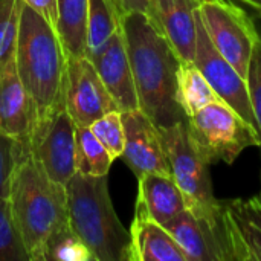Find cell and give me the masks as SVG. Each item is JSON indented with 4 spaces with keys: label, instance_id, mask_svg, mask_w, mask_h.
Returning <instances> with one entry per match:
<instances>
[{
    "label": "cell",
    "instance_id": "obj_2",
    "mask_svg": "<svg viewBox=\"0 0 261 261\" xmlns=\"http://www.w3.org/2000/svg\"><path fill=\"white\" fill-rule=\"evenodd\" d=\"M9 203L31 261H41L50 237L69 223L66 185L52 180L24 147L9 187Z\"/></svg>",
    "mask_w": 261,
    "mask_h": 261
},
{
    "label": "cell",
    "instance_id": "obj_12",
    "mask_svg": "<svg viewBox=\"0 0 261 261\" xmlns=\"http://www.w3.org/2000/svg\"><path fill=\"white\" fill-rule=\"evenodd\" d=\"M220 226L231 261H261V193L222 203Z\"/></svg>",
    "mask_w": 261,
    "mask_h": 261
},
{
    "label": "cell",
    "instance_id": "obj_32",
    "mask_svg": "<svg viewBox=\"0 0 261 261\" xmlns=\"http://www.w3.org/2000/svg\"><path fill=\"white\" fill-rule=\"evenodd\" d=\"M258 15H260V14H258Z\"/></svg>",
    "mask_w": 261,
    "mask_h": 261
},
{
    "label": "cell",
    "instance_id": "obj_6",
    "mask_svg": "<svg viewBox=\"0 0 261 261\" xmlns=\"http://www.w3.org/2000/svg\"><path fill=\"white\" fill-rule=\"evenodd\" d=\"M188 128L210 165L217 162L231 165L246 148L261 147L258 130L222 99L190 116Z\"/></svg>",
    "mask_w": 261,
    "mask_h": 261
},
{
    "label": "cell",
    "instance_id": "obj_17",
    "mask_svg": "<svg viewBox=\"0 0 261 261\" xmlns=\"http://www.w3.org/2000/svg\"><path fill=\"white\" fill-rule=\"evenodd\" d=\"M184 211H187V202L171 173H147L138 177L135 213L167 226Z\"/></svg>",
    "mask_w": 261,
    "mask_h": 261
},
{
    "label": "cell",
    "instance_id": "obj_8",
    "mask_svg": "<svg viewBox=\"0 0 261 261\" xmlns=\"http://www.w3.org/2000/svg\"><path fill=\"white\" fill-rule=\"evenodd\" d=\"M29 150L43 171L61 185L76 173V124L66 110L64 98L38 118Z\"/></svg>",
    "mask_w": 261,
    "mask_h": 261
},
{
    "label": "cell",
    "instance_id": "obj_21",
    "mask_svg": "<svg viewBox=\"0 0 261 261\" xmlns=\"http://www.w3.org/2000/svg\"><path fill=\"white\" fill-rule=\"evenodd\" d=\"M113 161L90 127H76V173L92 177L107 176Z\"/></svg>",
    "mask_w": 261,
    "mask_h": 261
},
{
    "label": "cell",
    "instance_id": "obj_20",
    "mask_svg": "<svg viewBox=\"0 0 261 261\" xmlns=\"http://www.w3.org/2000/svg\"><path fill=\"white\" fill-rule=\"evenodd\" d=\"M177 99L184 113L190 118L220 98L196 63L182 61L177 70Z\"/></svg>",
    "mask_w": 261,
    "mask_h": 261
},
{
    "label": "cell",
    "instance_id": "obj_5",
    "mask_svg": "<svg viewBox=\"0 0 261 261\" xmlns=\"http://www.w3.org/2000/svg\"><path fill=\"white\" fill-rule=\"evenodd\" d=\"M161 132L170 170L184 193L187 210L202 219L219 222L222 202L214 196L210 162L193 141L188 128V119L179 121Z\"/></svg>",
    "mask_w": 261,
    "mask_h": 261
},
{
    "label": "cell",
    "instance_id": "obj_19",
    "mask_svg": "<svg viewBox=\"0 0 261 261\" xmlns=\"http://www.w3.org/2000/svg\"><path fill=\"white\" fill-rule=\"evenodd\" d=\"M89 0H57L55 31L67 57H84L87 50Z\"/></svg>",
    "mask_w": 261,
    "mask_h": 261
},
{
    "label": "cell",
    "instance_id": "obj_13",
    "mask_svg": "<svg viewBox=\"0 0 261 261\" xmlns=\"http://www.w3.org/2000/svg\"><path fill=\"white\" fill-rule=\"evenodd\" d=\"M38 121L34 98L18 76L15 58L0 67V132L29 144Z\"/></svg>",
    "mask_w": 261,
    "mask_h": 261
},
{
    "label": "cell",
    "instance_id": "obj_3",
    "mask_svg": "<svg viewBox=\"0 0 261 261\" xmlns=\"http://www.w3.org/2000/svg\"><path fill=\"white\" fill-rule=\"evenodd\" d=\"M15 66L20 80L35 101L38 118L63 99L66 50L55 28L24 3L20 12Z\"/></svg>",
    "mask_w": 261,
    "mask_h": 261
},
{
    "label": "cell",
    "instance_id": "obj_26",
    "mask_svg": "<svg viewBox=\"0 0 261 261\" xmlns=\"http://www.w3.org/2000/svg\"><path fill=\"white\" fill-rule=\"evenodd\" d=\"M90 130L99 139V142L107 148L113 159L121 158L125 145V132L122 122V113L119 110H113L96 119Z\"/></svg>",
    "mask_w": 261,
    "mask_h": 261
},
{
    "label": "cell",
    "instance_id": "obj_27",
    "mask_svg": "<svg viewBox=\"0 0 261 261\" xmlns=\"http://www.w3.org/2000/svg\"><path fill=\"white\" fill-rule=\"evenodd\" d=\"M26 145L0 132V197L9 196L12 173Z\"/></svg>",
    "mask_w": 261,
    "mask_h": 261
},
{
    "label": "cell",
    "instance_id": "obj_10",
    "mask_svg": "<svg viewBox=\"0 0 261 261\" xmlns=\"http://www.w3.org/2000/svg\"><path fill=\"white\" fill-rule=\"evenodd\" d=\"M197 44L194 63L205 75L219 98L229 104L240 116H243L257 130V119L252 110L248 81L237 72V69L214 47L196 8Z\"/></svg>",
    "mask_w": 261,
    "mask_h": 261
},
{
    "label": "cell",
    "instance_id": "obj_7",
    "mask_svg": "<svg viewBox=\"0 0 261 261\" xmlns=\"http://www.w3.org/2000/svg\"><path fill=\"white\" fill-rule=\"evenodd\" d=\"M197 12L214 47L246 80L258 38L255 20L228 0H200Z\"/></svg>",
    "mask_w": 261,
    "mask_h": 261
},
{
    "label": "cell",
    "instance_id": "obj_30",
    "mask_svg": "<svg viewBox=\"0 0 261 261\" xmlns=\"http://www.w3.org/2000/svg\"><path fill=\"white\" fill-rule=\"evenodd\" d=\"M110 3L121 18L130 12H147L148 9V0H110Z\"/></svg>",
    "mask_w": 261,
    "mask_h": 261
},
{
    "label": "cell",
    "instance_id": "obj_18",
    "mask_svg": "<svg viewBox=\"0 0 261 261\" xmlns=\"http://www.w3.org/2000/svg\"><path fill=\"white\" fill-rule=\"evenodd\" d=\"M128 261H188L174 237L153 219L135 213Z\"/></svg>",
    "mask_w": 261,
    "mask_h": 261
},
{
    "label": "cell",
    "instance_id": "obj_23",
    "mask_svg": "<svg viewBox=\"0 0 261 261\" xmlns=\"http://www.w3.org/2000/svg\"><path fill=\"white\" fill-rule=\"evenodd\" d=\"M0 261H31L8 197H0Z\"/></svg>",
    "mask_w": 261,
    "mask_h": 261
},
{
    "label": "cell",
    "instance_id": "obj_9",
    "mask_svg": "<svg viewBox=\"0 0 261 261\" xmlns=\"http://www.w3.org/2000/svg\"><path fill=\"white\" fill-rule=\"evenodd\" d=\"M64 106L76 127H90L109 112L119 110L89 57H67Z\"/></svg>",
    "mask_w": 261,
    "mask_h": 261
},
{
    "label": "cell",
    "instance_id": "obj_15",
    "mask_svg": "<svg viewBox=\"0 0 261 261\" xmlns=\"http://www.w3.org/2000/svg\"><path fill=\"white\" fill-rule=\"evenodd\" d=\"M199 3L200 0H148L145 14L184 63H194L196 58Z\"/></svg>",
    "mask_w": 261,
    "mask_h": 261
},
{
    "label": "cell",
    "instance_id": "obj_11",
    "mask_svg": "<svg viewBox=\"0 0 261 261\" xmlns=\"http://www.w3.org/2000/svg\"><path fill=\"white\" fill-rule=\"evenodd\" d=\"M121 113L125 132V145L121 158L135 176L171 173L161 128L141 109Z\"/></svg>",
    "mask_w": 261,
    "mask_h": 261
},
{
    "label": "cell",
    "instance_id": "obj_24",
    "mask_svg": "<svg viewBox=\"0 0 261 261\" xmlns=\"http://www.w3.org/2000/svg\"><path fill=\"white\" fill-rule=\"evenodd\" d=\"M41 261H95V258L72 226L67 225L50 237Z\"/></svg>",
    "mask_w": 261,
    "mask_h": 261
},
{
    "label": "cell",
    "instance_id": "obj_4",
    "mask_svg": "<svg viewBox=\"0 0 261 261\" xmlns=\"http://www.w3.org/2000/svg\"><path fill=\"white\" fill-rule=\"evenodd\" d=\"M66 194L69 223L95 261H128L130 231L113 208L107 176L75 173L66 184Z\"/></svg>",
    "mask_w": 261,
    "mask_h": 261
},
{
    "label": "cell",
    "instance_id": "obj_14",
    "mask_svg": "<svg viewBox=\"0 0 261 261\" xmlns=\"http://www.w3.org/2000/svg\"><path fill=\"white\" fill-rule=\"evenodd\" d=\"M86 57H89V60L93 63L119 112L139 109V99L122 28L116 31L99 50Z\"/></svg>",
    "mask_w": 261,
    "mask_h": 261
},
{
    "label": "cell",
    "instance_id": "obj_25",
    "mask_svg": "<svg viewBox=\"0 0 261 261\" xmlns=\"http://www.w3.org/2000/svg\"><path fill=\"white\" fill-rule=\"evenodd\" d=\"M23 0H0V67L15 58Z\"/></svg>",
    "mask_w": 261,
    "mask_h": 261
},
{
    "label": "cell",
    "instance_id": "obj_29",
    "mask_svg": "<svg viewBox=\"0 0 261 261\" xmlns=\"http://www.w3.org/2000/svg\"><path fill=\"white\" fill-rule=\"evenodd\" d=\"M23 3L41 14L54 28L57 26V0H23Z\"/></svg>",
    "mask_w": 261,
    "mask_h": 261
},
{
    "label": "cell",
    "instance_id": "obj_31",
    "mask_svg": "<svg viewBox=\"0 0 261 261\" xmlns=\"http://www.w3.org/2000/svg\"><path fill=\"white\" fill-rule=\"evenodd\" d=\"M239 2H242V3H245V5H248V6H251L252 9L257 11V14H260L261 15V0H239Z\"/></svg>",
    "mask_w": 261,
    "mask_h": 261
},
{
    "label": "cell",
    "instance_id": "obj_16",
    "mask_svg": "<svg viewBox=\"0 0 261 261\" xmlns=\"http://www.w3.org/2000/svg\"><path fill=\"white\" fill-rule=\"evenodd\" d=\"M164 228L179 243L188 261H231L220 220L211 222L187 210Z\"/></svg>",
    "mask_w": 261,
    "mask_h": 261
},
{
    "label": "cell",
    "instance_id": "obj_1",
    "mask_svg": "<svg viewBox=\"0 0 261 261\" xmlns=\"http://www.w3.org/2000/svg\"><path fill=\"white\" fill-rule=\"evenodd\" d=\"M139 109L162 130L188 119L177 99L180 58L145 12L121 18Z\"/></svg>",
    "mask_w": 261,
    "mask_h": 261
},
{
    "label": "cell",
    "instance_id": "obj_22",
    "mask_svg": "<svg viewBox=\"0 0 261 261\" xmlns=\"http://www.w3.org/2000/svg\"><path fill=\"white\" fill-rule=\"evenodd\" d=\"M119 29L121 17L110 0H89L86 55L99 50Z\"/></svg>",
    "mask_w": 261,
    "mask_h": 261
},
{
    "label": "cell",
    "instance_id": "obj_28",
    "mask_svg": "<svg viewBox=\"0 0 261 261\" xmlns=\"http://www.w3.org/2000/svg\"><path fill=\"white\" fill-rule=\"evenodd\" d=\"M258 28V38L252 52V58L249 63V70H248V89H249V96H251V102H252V110L257 119V125H258V133L261 138V15L257 14V17L254 18Z\"/></svg>",
    "mask_w": 261,
    "mask_h": 261
}]
</instances>
